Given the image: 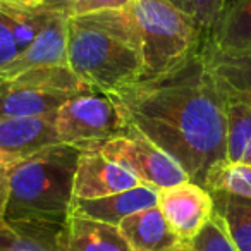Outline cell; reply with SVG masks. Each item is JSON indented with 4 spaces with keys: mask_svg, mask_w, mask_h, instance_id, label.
<instances>
[{
    "mask_svg": "<svg viewBox=\"0 0 251 251\" xmlns=\"http://www.w3.org/2000/svg\"><path fill=\"white\" fill-rule=\"evenodd\" d=\"M127 124L169 153L193 182L226 160V88L210 69L203 45L179 66L107 93Z\"/></svg>",
    "mask_w": 251,
    "mask_h": 251,
    "instance_id": "6da1fadb",
    "label": "cell"
},
{
    "mask_svg": "<svg viewBox=\"0 0 251 251\" xmlns=\"http://www.w3.org/2000/svg\"><path fill=\"white\" fill-rule=\"evenodd\" d=\"M67 64L100 93H112L140 81L145 64L131 5L71 16Z\"/></svg>",
    "mask_w": 251,
    "mask_h": 251,
    "instance_id": "7a4b0ae2",
    "label": "cell"
},
{
    "mask_svg": "<svg viewBox=\"0 0 251 251\" xmlns=\"http://www.w3.org/2000/svg\"><path fill=\"white\" fill-rule=\"evenodd\" d=\"M81 148L55 143L18 160L9 176L4 220L64 224L71 217Z\"/></svg>",
    "mask_w": 251,
    "mask_h": 251,
    "instance_id": "3957f363",
    "label": "cell"
},
{
    "mask_svg": "<svg viewBox=\"0 0 251 251\" xmlns=\"http://www.w3.org/2000/svg\"><path fill=\"white\" fill-rule=\"evenodd\" d=\"M131 12L141 38V79L169 73L203 45L205 31L193 16L169 0H133Z\"/></svg>",
    "mask_w": 251,
    "mask_h": 251,
    "instance_id": "277c9868",
    "label": "cell"
},
{
    "mask_svg": "<svg viewBox=\"0 0 251 251\" xmlns=\"http://www.w3.org/2000/svg\"><path fill=\"white\" fill-rule=\"evenodd\" d=\"M53 126L60 143L81 150H98L103 143L121 136L129 127L119 105L110 95L83 93L53 112Z\"/></svg>",
    "mask_w": 251,
    "mask_h": 251,
    "instance_id": "5b68a950",
    "label": "cell"
},
{
    "mask_svg": "<svg viewBox=\"0 0 251 251\" xmlns=\"http://www.w3.org/2000/svg\"><path fill=\"white\" fill-rule=\"evenodd\" d=\"M98 150L110 160L131 171L143 184L158 191L191 181L184 169L141 131L129 126L126 133L101 145Z\"/></svg>",
    "mask_w": 251,
    "mask_h": 251,
    "instance_id": "8992f818",
    "label": "cell"
},
{
    "mask_svg": "<svg viewBox=\"0 0 251 251\" xmlns=\"http://www.w3.org/2000/svg\"><path fill=\"white\" fill-rule=\"evenodd\" d=\"M158 208L182 243H189L213 215V198L193 181L158 191Z\"/></svg>",
    "mask_w": 251,
    "mask_h": 251,
    "instance_id": "52a82bcc",
    "label": "cell"
},
{
    "mask_svg": "<svg viewBox=\"0 0 251 251\" xmlns=\"http://www.w3.org/2000/svg\"><path fill=\"white\" fill-rule=\"evenodd\" d=\"M141 184L133 172L107 158L100 150L81 151L74 176V198H101Z\"/></svg>",
    "mask_w": 251,
    "mask_h": 251,
    "instance_id": "ba28073f",
    "label": "cell"
},
{
    "mask_svg": "<svg viewBox=\"0 0 251 251\" xmlns=\"http://www.w3.org/2000/svg\"><path fill=\"white\" fill-rule=\"evenodd\" d=\"M77 95L49 90L21 77H0V117H43Z\"/></svg>",
    "mask_w": 251,
    "mask_h": 251,
    "instance_id": "9c48e42d",
    "label": "cell"
},
{
    "mask_svg": "<svg viewBox=\"0 0 251 251\" xmlns=\"http://www.w3.org/2000/svg\"><path fill=\"white\" fill-rule=\"evenodd\" d=\"M60 143L53 114L43 117H0V157L21 160L50 145Z\"/></svg>",
    "mask_w": 251,
    "mask_h": 251,
    "instance_id": "30bf717a",
    "label": "cell"
},
{
    "mask_svg": "<svg viewBox=\"0 0 251 251\" xmlns=\"http://www.w3.org/2000/svg\"><path fill=\"white\" fill-rule=\"evenodd\" d=\"M157 205L158 189L141 184L133 189H127V191L101 196V198H74L73 205H71V215L119 226L131 213H136L140 210L151 208V206Z\"/></svg>",
    "mask_w": 251,
    "mask_h": 251,
    "instance_id": "8fae6325",
    "label": "cell"
},
{
    "mask_svg": "<svg viewBox=\"0 0 251 251\" xmlns=\"http://www.w3.org/2000/svg\"><path fill=\"white\" fill-rule=\"evenodd\" d=\"M67 25L69 16L59 14L40 31L7 67L0 71V77H12L35 67L69 66L67 64Z\"/></svg>",
    "mask_w": 251,
    "mask_h": 251,
    "instance_id": "7c38bea8",
    "label": "cell"
},
{
    "mask_svg": "<svg viewBox=\"0 0 251 251\" xmlns=\"http://www.w3.org/2000/svg\"><path fill=\"white\" fill-rule=\"evenodd\" d=\"M205 53L236 59L251 53V0H236L203 42Z\"/></svg>",
    "mask_w": 251,
    "mask_h": 251,
    "instance_id": "4fadbf2b",
    "label": "cell"
},
{
    "mask_svg": "<svg viewBox=\"0 0 251 251\" xmlns=\"http://www.w3.org/2000/svg\"><path fill=\"white\" fill-rule=\"evenodd\" d=\"M67 222L0 220V251H67Z\"/></svg>",
    "mask_w": 251,
    "mask_h": 251,
    "instance_id": "5bb4252c",
    "label": "cell"
},
{
    "mask_svg": "<svg viewBox=\"0 0 251 251\" xmlns=\"http://www.w3.org/2000/svg\"><path fill=\"white\" fill-rule=\"evenodd\" d=\"M117 227L138 251H172L182 243L158 206L131 213Z\"/></svg>",
    "mask_w": 251,
    "mask_h": 251,
    "instance_id": "9a60e30c",
    "label": "cell"
},
{
    "mask_svg": "<svg viewBox=\"0 0 251 251\" xmlns=\"http://www.w3.org/2000/svg\"><path fill=\"white\" fill-rule=\"evenodd\" d=\"M226 88V160L251 165V93Z\"/></svg>",
    "mask_w": 251,
    "mask_h": 251,
    "instance_id": "2e32d148",
    "label": "cell"
},
{
    "mask_svg": "<svg viewBox=\"0 0 251 251\" xmlns=\"http://www.w3.org/2000/svg\"><path fill=\"white\" fill-rule=\"evenodd\" d=\"M67 251H138L117 226L71 215L67 220Z\"/></svg>",
    "mask_w": 251,
    "mask_h": 251,
    "instance_id": "e0dca14e",
    "label": "cell"
},
{
    "mask_svg": "<svg viewBox=\"0 0 251 251\" xmlns=\"http://www.w3.org/2000/svg\"><path fill=\"white\" fill-rule=\"evenodd\" d=\"M213 212L222 219L237 251H251V200L226 193H210Z\"/></svg>",
    "mask_w": 251,
    "mask_h": 251,
    "instance_id": "ac0fdd59",
    "label": "cell"
},
{
    "mask_svg": "<svg viewBox=\"0 0 251 251\" xmlns=\"http://www.w3.org/2000/svg\"><path fill=\"white\" fill-rule=\"evenodd\" d=\"M0 7L4 11V16L9 23V28H11L12 35H14L19 53H21L26 47H29V43L40 35V31H42L55 16H59V14H53V12L45 11V9L36 7V5L0 2Z\"/></svg>",
    "mask_w": 251,
    "mask_h": 251,
    "instance_id": "d6986e66",
    "label": "cell"
},
{
    "mask_svg": "<svg viewBox=\"0 0 251 251\" xmlns=\"http://www.w3.org/2000/svg\"><path fill=\"white\" fill-rule=\"evenodd\" d=\"M203 188L208 193H226L251 200V165L220 160L206 172Z\"/></svg>",
    "mask_w": 251,
    "mask_h": 251,
    "instance_id": "ffe728a7",
    "label": "cell"
},
{
    "mask_svg": "<svg viewBox=\"0 0 251 251\" xmlns=\"http://www.w3.org/2000/svg\"><path fill=\"white\" fill-rule=\"evenodd\" d=\"M205 53V50H203ZM206 62L224 86L236 91L251 93V53L236 59L226 57H213L205 53Z\"/></svg>",
    "mask_w": 251,
    "mask_h": 251,
    "instance_id": "44dd1931",
    "label": "cell"
},
{
    "mask_svg": "<svg viewBox=\"0 0 251 251\" xmlns=\"http://www.w3.org/2000/svg\"><path fill=\"white\" fill-rule=\"evenodd\" d=\"M191 251H237L222 219L213 212L210 220L200 229V232L188 243Z\"/></svg>",
    "mask_w": 251,
    "mask_h": 251,
    "instance_id": "7402d4cb",
    "label": "cell"
},
{
    "mask_svg": "<svg viewBox=\"0 0 251 251\" xmlns=\"http://www.w3.org/2000/svg\"><path fill=\"white\" fill-rule=\"evenodd\" d=\"M189 14L205 33H210L226 9V0H188Z\"/></svg>",
    "mask_w": 251,
    "mask_h": 251,
    "instance_id": "603a6c76",
    "label": "cell"
},
{
    "mask_svg": "<svg viewBox=\"0 0 251 251\" xmlns=\"http://www.w3.org/2000/svg\"><path fill=\"white\" fill-rule=\"evenodd\" d=\"M19 50L16 45L14 35H12L11 28H9V23L4 16V11L0 7V71L7 67L12 60L18 57Z\"/></svg>",
    "mask_w": 251,
    "mask_h": 251,
    "instance_id": "cb8c5ba5",
    "label": "cell"
},
{
    "mask_svg": "<svg viewBox=\"0 0 251 251\" xmlns=\"http://www.w3.org/2000/svg\"><path fill=\"white\" fill-rule=\"evenodd\" d=\"M131 4L133 0H79L76 14H88V12L107 11V9H124L129 7Z\"/></svg>",
    "mask_w": 251,
    "mask_h": 251,
    "instance_id": "d4e9b609",
    "label": "cell"
},
{
    "mask_svg": "<svg viewBox=\"0 0 251 251\" xmlns=\"http://www.w3.org/2000/svg\"><path fill=\"white\" fill-rule=\"evenodd\" d=\"M79 0H29L28 5H36L40 9H45L53 14H64V16H74Z\"/></svg>",
    "mask_w": 251,
    "mask_h": 251,
    "instance_id": "484cf974",
    "label": "cell"
},
{
    "mask_svg": "<svg viewBox=\"0 0 251 251\" xmlns=\"http://www.w3.org/2000/svg\"><path fill=\"white\" fill-rule=\"evenodd\" d=\"M18 160L7 157H0V220L4 219L5 206L9 200V176H11L12 165Z\"/></svg>",
    "mask_w": 251,
    "mask_h": 251,
    "instance_id": "4316f807",
    "label": "cell"
},
{
    "mask_svg": "<svg viewBox=\"0 0 251 251\" xmlns=\"http://www.w3.org/2000/svg\"><path fill=\"white\" fill-rule=\"evenodd\" d=\"M171 4H174L176 7H179V9H182L184 12H188L189 14V5H188V0H169ZM191 16V14H189Z\"/></svg>",
    "mask_w": 251,
    "mask_h": 251,
    "instance_id": "83f0119b",
    "label": "cell"
},
{
    "mask_svg": "<svg viewBox=\"0 0 251 251\" xmlns=\"http://www.w3.org/2000/svg\"><path fill=\"white\" fill-rule=\"evenodd\" d=\"M0 2H7V4H23V5L29 4V0H0Z\"/></svg>",
    "mask_w": 251,
    "mask_h": 251,
    "instance_id": "f1b7e54d",
    "label": "cell"
},
{
    "mask_svg": "<svg viewBox=\"0 0 251 251\" xmlns=\"http://www.w3.org/2000/svg\"><path fill=\"white\" fill-rule=\"evenodd\" d=\"M172 251H191V248L188 246V243H181L176 250H172Z\"/></svg>",
    "mask_w": 251,
    "mask_h": 251,
    "instance_id": "f546056e",
    "label": "cell"
}]
</instances>
